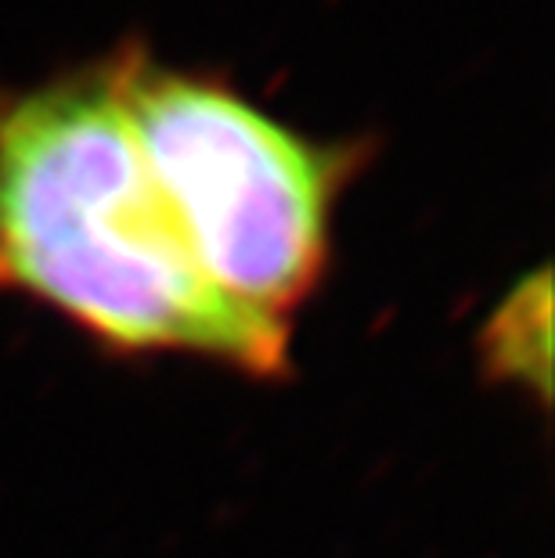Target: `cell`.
I'll return each mask as SVG.
<instances>
[{"label":"cell","instance_id":"1","mask_svg":"<svg viewBox=\"0 0 555 558\" xmlns=\"http://www.w3.org/2000/svg\"><path fill=\"white\" fill-rule=\"evenodd\" d=\"M0 295L58 311L116 353L289 372L292 328L224 300L184 248L112 62L0 98Z\"/></svg>","mask_w":555,"mask_h":558},{"label":"cell","instance_id":"2","mask_svg":"<svg viewBox=\"0 0 555 558\" xmlns=\"http://www.w3.org/2000/svg\"><path fill=\"white\" fill-rule=\"evenodd\" d=\"M137 148L195 267L234 306L281 328L322 284L358 148L256 109L228 83L112 58Z\"/></svg>","mask_w":555,"mask_h":558},{"label":"cell","instance_id":"3","mask_svg":"<svg viewBox=\"0 0 555 558\" xmlns=\"http://www.w3.org/2000/svg\"><path fill=\"white\" fill-rule=\"evenodd\" d=\"M538 320H548L545 270H541L534 281H527L523 289H516L491 320L494 367H498L502 375H512V378H519V383H527V386H530L527 367H534V364H530V325H538ZM534 372H538V383L548 386V375L541 372V367H534Z\"/></svg>","mask_w":555,"mask_h":558}]
</instances>
